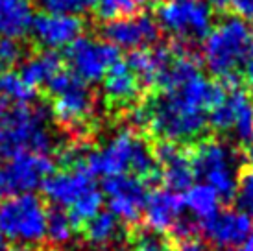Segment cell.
<instances>
[{
  "label": "cell",
  "instance_id": "6da1fadb",
  "mask_svg": "<svg viewBox=\"0 0 253 251\" xmlns=\"http://www.w3.org/2000/svg\"><path fill=\"white\" fill-rule=\"evenodd\" d=\"M41 94L50 100V113L61 131L74 140H87L98 120V92L71 70L61 69L42 87Z\"/></svg>",
  "mask_w": 253,
  "mask_h": 251
},
{
  "label": "cell",
  "instance_id": "7a4b0ae2",
  "mask_svg": "<svg viewBox=\"0 0 253 251\" xmlns=\"http://www.w3.org/2000/svg\"><path fill=\"white\" fill-rule=\"evenodd\" d=\"M200 56L214 80H240L244 65L253 56V28L250 22L235 13L218 15L200 46Z\"/></svg>",
  "mask_w": 253,
  "mask_h": 251
},
{
  "label": "cell",
  "instance_id": "3957f363",
  "mask_svg": "<svg viewBox=\"0 0 253 251\" xmlns=\"http://www.w3.org/2000/svg\"><path fill=\"white\" fill-rule=\"evenodd\" d=\"M56 133L48 126V111L39 104H15L0 96V154L57 152Z\"/></svg>",
  "mask_w": 253,
  "mask_h": 251
},
{
  "label": "cell",
  "instance_id": "277c9868",
  "mask_svg": "<svg viewBox=\"0 0 253 251\" xmlns=\"http://www.w3.org/2000/svg\"><path fill=\"white\" fill-rule=\"evenodd\" d=\"M154 19L169 46L177 56L200 59V46L214 26L218 15L207 0H167L154 4Z\"/></svg>",
  "mask_w": 253,
  "mask_h": 251
},
{
  "label": "cell",
  "instance_id": "5b68a950",
  "mask_svg": "<svg viewBox=\"0 0 253 251\" xmlns=\"http://www.w3.org/2000/svg\"><path fill=\"white\" fill-rule=\"evenodd\" d=\"M189 159L194 174L200 175L222 202H231L242 174V155L239 148L229 140L205 137L192 144Z\"/></svg>",
  "mask_w": 253,
  "mask_h": 251
},
{
  "label": "cell",
  "instance_id": "8992f818",
  "mask_svg": "<svg viewBox=\"0 0 253 251\" xmlns=\"http://www.w3.org/2000/svg\"><path fill=\"white\" fill-rule=\"evenodd\" d=\"M46 218L44 202L32 192L0 202V233L21 246L41 244L46 238Z\"/></svg>",
  "mask_w": 253,
  "mask_h": 251
},
{
  "label": "cell",
  "instance_id": "52a82bcc",
  "mask_svg": "<svg viewBox=\"0 0 253 251\" xmlns=\"http://www.w3.org/2000/svg\"><path fill=\"white\" fill-rule=\"evenodd\" d=\"M120 59L119 48L98 35H80L67 46L63 56L65 65L72 74L82 78L87 84L102 82L115 61Z\"/></svg>",
  "mask_w": 253,
  "mask_h": 251
},
{
  "label": "cell",
  "instance_id": "ba28073f",
  "mask_svg": "<svg viewBox=\"0 0 253 251\" xmlns=\"http://www.w3.org/2000/svg\"><path fill=\"white\" fill-rule=\"evenodd\" d=\"M148 92L126 59H119L109 67L102 78V96L106 109L115 117H126L127 113L141 104Z\"/></svg>",
  "mask_w": 253,
  "mask_h": 251
},
{
  "label": "cell",
  "instance_id": "9c48e42d",
  "mask_svg": "<svg viewBox=\"0 0 253 251\" xmlns=\"http://www.w3.org/2000/svg\"><path fill=\"white\" fill-rule=\"evenodd\" d=\"M94 32L98 37L115 44L117 48H124L129 52L155 46L161 42L163 37L154 15L146 11H139L131 17L109 21L104 24H96Z\"/></svg>",
  "mask_w": 253,
  "mask_h": 251
},
{
  "label": "cell",
  "instance_id": "30bf717a",
  "mask_svg": "<svg viewBox=\"0 0 253 251\" xmlns=\"http://www.w3.org/2000/svg\"><path fill=\"white\" fill-rule=\"evenodd\" d=\"M87 28H91V21H87L82 15L42 11L32 21L28 42L32 48L57 50L69 46L74 39L84 35Z\"/></svg>",
  "mask_w": 253,
  "mask_h": 251
},
{
  "label": "cell",
  "instance_id": "8fae6325",
  "mask_svg": "<svg viewBox=\"0 0 253 251\" xmlns=\"http://www.w3.org/2000/svg\"><path fill=\"white\" fill-rule=\"evenodd\" d=\"M6 159L2 170L4 194H24L36 190L56 168L50 155L34 152H17L6 155Z\"/></svg>",
  "mask_w": 253,
  "mask_h": 251
},
{
  "label": "cell",
  "instance_id": "7c38bea8",
  "mask_svg": "<svg viewBox=\"0 0 253 251\" xmlns=\"http://www.w3.org/2000/svg\"><path fill=\"white\" fill-rule=\"evenodd\" d=\"M109 212H113L122 223L131 225L142 216L148 196V185L131 174L106 175L102 183Z\"/></svg>",
  "mask_w": 253,
  "mask_h": 251
},
{
  "label": "cell",
  "instance_id": "4fadbf2b",
  "mask_svg": "<svg viewBox=\"0 0 253 251\" xmlns=\"http://www.w3.org/2000/svg\"><path fill=\"white\" fill-rule=\"evenodd\" d=\"M253 229V218L240 209L218 210L214 216L200 222V231L205 240L216 250H239Z\"/></svg>",
  "mask_w": 253,
  "mask_h": 251
},
{
  "label": "cell",
  "instance_id": "5bb4252c",
  "mask_svg": "<svg viewBox=\"0 0 253 251\" xmlns=\"http://www.w3.org/2000/svg\"><path fill=\"white\" fill-rule=\"evenodd\" d=\"M41 188L50 203H54L56 207L71 209L78 200H82L87 192L98 187L94 183V175L89 172V168L84 163L71 168H63L61 172H52L42 181Z\"/></svg>",
  "mask_w": 253,
  "mask_h": 251
},
{
  "label": "cell",
  "instance_id": "9a60e30c",
  "mask_svg": "<svg viewBox=\"0 0 253 251\" xmlns=\"http://www.w3.org/2000/svg\"><path fill=\"white\" fill-rule=\"evenodd\" d=\"M154 154L159 165L161 172V181L167 185L169 190L181 192L192 187V183L196 179L192 163L189 159V152H185L183 146L157 140L154 146Z\"/></svg>",
  "mask_w": 253,
  "mask_h": 251
},
{
  "label": "cell",
  "instance_id": "2e32d148",
  "mask_svg": "<svg viewBox=\"0 0 253 251\" xmlns=\"http://www.w3.org/2000/svg\"><path fill=\"white\" fill-rule=\"evenodd\" d=\"M142 216L146 225L155 231L174 229L176 223L185 216V203L183 198L174 190L169 188H157L146 196Z\"/></svg>",
  "mask_w": 253,
  "mask_h": 251
},
{
  "label": "cell",
  "instance_id": "e0dca14e",
  "mask_svg": "<svg viewBox=\"0 0 253 251\" xmlns=\"http://www.w3.org/2000/svg\"><path fill=\"white\" fill-rule=\"evenodd\" d=\"M61 69H65L63 56L57 54V50H39L32 48L30 54L19 63V76L34 87L37 92L48 84L50 78H54Z\"/></svg>",
  "mask_w": 253,
  "mask_h": 251
},
{
  "label": "cell",
  "instance_id": "ac0fdd59",
  "mask_svg": "<svg viewBox=\"0 0 253 251\" xmlns=\"http://www.w3.org/2000/svg\"><path fill=\"white\" fill-rule=\"evenodd\" d=\"M80 231L87 240V244L98 251L115 250L126 240V229L122 227V222L109 210L106 212L100 210L96 216L87 220L80 227Z\"/></svg>",
  "mask_w": 253,
  "mask_h": 251
},
{
  "label": "cell",
  "instance_id": "d6986e66",
  "mask_svg": "<svg viewBox=\"0 0 253 251\" xmlns=\"http://www.w3.org/2000/svg\"><path fill=\"white\" fill-rule=\"evenodd\" d=\"M32 21V0H0V37L28 41Z\"/></svg>",
  "mask_w": 253,
  "mask_h": 251
},
{
  "label": "cell",
  "instance_id": "ffe728a7",
  "mask_svg": "<svg viewBox=\"0 0 253 251\" xmlns=\"http://www.w3.org/2000/svg\"><path fill=\"white\" fill-rule=\"evenodd\" d=\"M220 198L209 185L200 183L187 188V194L183 198L185 209L190 210V214L196 218L198 222H204L207 218L214 216L220 210Z\"/></svg>",
  "mask_w": 253,
  "mask_h": 251
},
{
  "label": "cell",
  "instance_id": "44dd1931",
  "mask_svg": "<svg viewBox=\"0 0 253 251\" xmlns=\"http://www.w3.org/2000/svg\"><path fill=\"white\" fill-rule=\"evenodd\" d=\"M129 251H177V242L174 238L150 227H141L129 233Z\"/></svg>",
  "mask_w": 253,
  "mask_h": 251
},
{
  "label": "cell",
  "instance_id": "7402d4cb",
  "mask_svg": "<svg viewBox=\"0 0 253 251\" xmlns=\"http://www.w3.org/2000/svg\"><path fill=\"white\" fill-rule=\"evenodd\" d=\"M91 11L94 17V26H96V24H104V22L139 13L141 2L139 0H94Z\"/></svg>",
  "mask_w": 253,
  "mask_h": 251
},
{
  "label": "cell",
  "instance_id": "603a6c76",
  "mask_svg": "<svg viewBox=\"0 0 253 251\" xmlns=\"http://www.w3.org/2000/svg\"><path fill=\"white\" fill-rule=\"evenodd\" d=\"M0 96L11 100L15 104H34L39 92L30 87L17 70H6L0 74Z\"/></svg>",
  "mask_w": 253,
  "mask_h": 251
},
{
  "label": "cell",
  "instance_id": "cb8c5ba5",
  "mask_svg": "<svg viewBox=\"0 0 253 251\" xmlns=\"http://www.w3.org/2000/svg\"><path fill=\"white\" fill-rule=\"evenodd\" d=\"M76 225L69 216V212L63 210L61 207H54L48 210V218H46V237L54 246H65L69 244L74 233H76Z\"/></svg>",
  "mask_w": 253,
  "mask_h": 251
},
{
  "label": "cell",
  "instance_id": "d4e9b609",
  "mask_svg": "<svg viewBox=\"0 0 253 251\" xmlns=\"http://www.w3.org/2000/svg\"><path fill=\"white\" fill-rule=\"evenodd\" d=\"M28 41H15V39H4L0 37V72L13 70L24 57L30 54Z\"/></svg>",
  "mask_w": 253,
  "mask_h": 251
},
{
  "label": "cell",
  "instance_id": "484cf974",
  "mask_svg": "<svg viewBox=\"0 0 253 251\" xmlns=\"http://www.w3.org/2000/svg\"><path fill=\"white\" fill-rule=\"evenodd\" d=\"M94 0H39V6L48 13L82 15L92 9Z\"/></svg>",
  "mask_w": 253,
  "mask_h": 251
},
{
  "label": "cell",
  "instance_id": "4316f807",
  "mask_svg": "<svg viewBox=\"0 0 253 251\" xmlns=\"http://www.w3.org/2000/svg\"><path fill=\"white\" fill-rule=\"evenodd\" d=\"M235 200L239 203V209L253 218V168L242 170L239 177V187L235 192Z\"/></svg>",
  "mask_w": 253,
  "mask_h": 251
},
{
  "label": "cell",
  "instance_id": "83f0119b",
  "mask_svg": "<svg viewBox=\"0 0 253 251\" xmlns=\"http://www.w3.org/2000/svg\"><path fill=\"white\" fill-rule=\"evenodd\" d=\"M177 251H211V246L202 237H198V233H194V235H187V237L179 238Z\"/></svg>",
  "mask_w": 253,
  "mask_h": 251
},
{
  "label": "cell",
  "instance_id": "f1b7e54d",
  "mask_svg": "<svg viewBox=\"0 0 253 251\" xmlns=\"http://www.w3.org/2000/svg\"><path fill=\"white\" fill-rule=\"evenodd\" d=\"M231 11L242 19H253V0H231Z\"/></svg>",
  "mask_w": 253,
  "mask_h": 251
},
{
  "label": "cell",
  "instance_id": "f546056e",
  "mask_svg": "<svg viewBox=\"0 0 253 251\" xmlns=\"http://www.w3.org/2000/svg\"><path fill=\"white\" fill-rule=\"evenodd\" d=\"M207 4L214 9L216 15H224L231 11V0H207Z\"/></svg>",
  "mask_w": 253,
  "mask_h": 251
},
{
  "label": "cell",
  "instance_id": "4dcf8cb0",
  "mask_svg": "<svg viewBox=\"0 0 253 251\" xmlns=\"http://www.w3.org/2000/svg\"><path fill=\"white\" fill-rule=\"evenodd\" d=\"M240 78H242V82H244L250 89H253V56L246 61L244 69L240 72Z\"/></svg>",
  "mask_w": 253,
  "mask_h": 251
},
{
  "label": "cell",
  "instance_id": "1f68e13d",
  "mask_svg": "<svg viewBox=\"0 0 253 251\" xmlns=\"http://www.w3.org/2000/svg\"><path fill=\"white\" fill-rule=\"evenodd\" d=\"M240 251H253V231L248 235V238L242 242V246H240Z\"/></svg>",
  "mask_w": 253,
  "mask_h": 251
},
{
  "label": "cell",
  "instance_id": "d6a6232c",
  "mask_svg": "<svg viewBox=\"0 0 253 251\" xmlns=\"http://www.w3.org/2000/svg\"><path fill=\"white\" fill-rule=\"evenodd\" d=\"M4 155L0 154V194H4V190H2V170H4V159H2Z\"/></svg>",
  "mask_w": 253,
  "mask_h": 251
},
{
  "label": "cell",
  "instance_id": "836d02e7",
  "mask_svg": "<svg viewBox=\"0 0 253 251\" xmlns=\"http://www.w3.org/2000/svg\"><path fill=\"white\" fill-rule=\"evenodd\" d=\"M9 251H32L28 248V246H15V248H11Z\"/></svg>",
  "mask_w": 253,
  "mask_h": 251
},
{
  "label": "cell",
  "instance_id": "e575fe53",
  "mask_svg": "<svg viewBox=\"0 0 253 251\" xmlns=\"http://www.w3.org/2000/svg\"><path fill=\"white\" fill-rule=\"evenodd\" d=\"M0 251H6V238L0 233Z\"/></svg>",
  "mask_w": 253,
  "mask_h": 251
},
{
  "label": "cell",
  "instance_id": "d590c367",
  "mask_svg": "<svg viewBox=\"0 0 253 251\" xmlns=\"http://www.w3.org/2000/svg\"><path fill=\"white\" fill-rule=\"evenodd\" d=\"M139 2H150V4H159V2H167V0H139Z\"/></svg>",
  "mask_w": 253,
  "mask_h": 251
},
{
  "label": "cell",
  "instance_id": "8d00e7d4",
  "mask_svg": "<svg viewBox=\"0 0 253 251\" xmlns=\"http://www.w3.org/2000/svg\"><path fill=\"white\" fill-rule=\"evenodd\" d=\"M56 251H61V250H56Z\"/></svg>",
  "mask_w": 253,
  "mask_h": 251
},
{
  "label": "cell",
  "instance_id": "74e56055",
  "mask_svg": "<svg viewBox=\"0 0 253 251\" xmlns=\"http://www.w3.org/2000/svg\"><path fill=\"white\" fill-rule=\"evenodd\" d=\"M0 196H2V194H0Z\"/></svg>",
  "mask_w": 253,
  "mask_h": 251
}]
</instances>
